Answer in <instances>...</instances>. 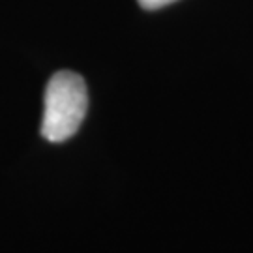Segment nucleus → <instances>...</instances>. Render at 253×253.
Wrapping results in <instances>:
<instances>
[{
  "label": "nucleus",
  "mask_w": 253,
  "mask_h": 253,
  "mask_svg": "<svg viewBox=\"0 0 253 253\" xmlns=\"http://www.w3.org/2000/svg\"><path fill=\"white\" fill-rule=\"evenodd\" d=\"M88 109V92L81 75L58 72L49 79L43 98L42 135L62 143L77 133Z\"/></svg>",
  "instance_id": "nucleus-1"
},
{
  "label": "nucleus",
  "mask_w": 253,
  "mask_h": 253,
  "mask_svg": "<svg viewBox=\"0 0 253 253\" xmlns=\"http://www.w3.org/2000/svg\"><path fill=\"white\" fill-rule=\"evenodd\" d=\"M137 2L145 9H160L163 6H169L172 2H176V0H137Z\"/></svg>",
  "instance_id": "nucleus-2"
}]
</instances>
